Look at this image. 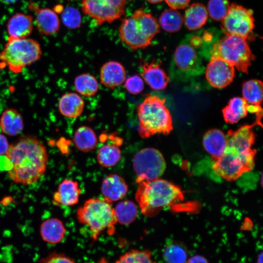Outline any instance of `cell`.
I'll return each instance as SVG.
<instances>
[{"label":"cell","instance_id":"cell-1","mask_svg":"<svg viewBox=\"0 0 263 263\" xmlns=\"http://www.w3.org/2000/svg\"><path fill=\"white\" fill-rule=\"evenodd\" d=\"M255 125H244L235 131L228 132L226 147L212 166L218 175L231 181L253 169L256 153L252 148L255 140L253 131Z\"/></svg>","mask_w":263,"mask_h":263},{"label":"cell","instance_id":"cell-2","mask_svg":"<svg viewBox=\"0 0 263 263\" xmlns=\"http://www.w3.org/2000/svg\"><path fill=\"white\" fill-rule=\"evenodd\" d=\"M6 157L11 164L7 171L15 183L29 185L36 183L44 175L48 155L43 144L34 136H23L9 145Z\"/></svg>","mask_w":263,"mask_h":263},{"label":"cell","instance_id":"cell-3","mask_svg":"<svg viewBox=\"0 0 263 263\" xmlns=\"http://www.w3.org/2000/svg\"><path fill=\"white\" fill-rule=\"evenodd\" d=\"M135 197L142 213L152 217L162 209L182 201L184 195L175 185L158 178L139 183Z\"/></svg>","mask_w":263,"mask_h":263},{"label":"cell","instance_id":"cell-4","mask_svg":"<svg viewBox=\"0 0 263 263\" xmlns=\"http://www.w3.org/2000/svg\"><path fill=\"white\" fill-rule=\"evenodd\" d=\"M165 101L157 95H149L137 106L138 133L142 138L156 133L168 135L172 131V118Z\"/></svg>","mask_w":263,"mask_h":263},{"label":"cell","instance_id":"cell-5","mask_svg":"<svg viewBox=\"0 0 263 263\" xmlns=\"http://www.w3.org/2000/svg\"><path fill=\"white\" fill-rule=\"evenodd\" d=\"M159 31L157 19L142 10H137L132 16L124 19L119 28L121 40L132 50L149 46Z\"/></svg>","mask_w":263,"mask_h":263},{"label":"cell","instance_id":"cell-6","mask_svg":"<svg viewBox=\"0 0 263 263\" xmlns=\"http://www.w3.org/2000/svg\"><path fill=\"white\" fill-rule=\"evenodd\" d=\"M76 216L79 223L89 226L94 241L105 230L113 234L117 222L112 202L105 198L87 200L78 209Z\"/></svg>","mask_w":263,"mask_h":263},{"label":"cell","instance_id":"cell-7","mask_svg":"<svg viewBox=\"0 0 263 263\" xmlns=\"http://www.w3.org/2000/svg\"><path fill=\"white\" fill-rule=\"evenodd\" d=\"M210 53V58L220 57L246 74L255 58L246 39L233 35H225L213 45Z\"/></svg>","mask_w":263,"mask_h":263},{"label":"cell","instance_id":"cell-8","mask_svg":"<svg viewBox=\"0 0 263 263\" xmlns=\"http://www.w3.org/2000/svg\"><path fill=\"white\" fill-rule=\"evenodd\" d=\"M42 55L39 43L32 38H8L0 60L15 73L38 61Z\"/></svg>","mask_w":263,"mask_h":263},{"label":"cell","instance_id":"cell-9","mask_svg":"<svg viewBox=\"0 0 263 263\" xmlns=\"http://www.w3.org/2000/svg\"><path fill=\"white\" fill-rule=\"evenodd\" d=\"M133 166L136 174V182L138 184L159 178L166 167L162 154L152 148L139 150L134 156Z\"/></svg>","mask_w":263,"mask_h":263},{"label":"cell","instance_id":"cell-10","mask_svg":"<svg viewBox=\"0 0 263 263\" xmlns=\"http://www.w3.org/2000/svg\"><path fill=\"white\" fill-rule=\"evenodd\" d=\"M221 21V29L225 35H236L245 39L255 26L252 11L236 3L230 4L227 15Z\"/></svg>","mask_w":263,"mask_h":263},{"label":"cell","instance_id":"cell-11","mask_svg":"<svg viewBox=\"0 0 263 263\" xmlns=\"http://www.w3.org/2000/svg\"><path fill=\"white\" fill-rule=\"evenodd\" d=\"M126 0H82L83 13L94 19L98 25L111 23L125 13Z\"/></svg>","mask_w":263,"mask_h":263},{"label":"cell","instance_id":"cell-12","mask_svg":"<svg viewBox=\"0 0 263 263\" xmlns=\"http://www.w3.org/2000/svg\"><path fill=\"white\" fill-rule=\"evenodd\" d=\"M173 64L174 72L181 78L199 75L204 69L194 48L187 44H181L176 48Z\"/></svg>","mask_w":263,"mask_h":263},{"label":"cell","instance_id":"cell-13","mask_svg":"<svg viewBox=\"0 0 263 263\" xmlns=\"http://www.w3.org/2000/svg\"><path fill=\"white\" fill-rule=\"evenodd\" d=\"M209 84L216 88L228 86L235 76L234 67L220 57H211L205 71Z\"/></svg>","mask_w":263,"mask_h":263},{"label":"cell","instance_id":"cell-14","mask_svg":"<svg viewBox=\"0 0 263 263\" xmlns=\"http://www.w3.org/2000/svg\"><path fill=\"white\" fill-rule=\"evenodd\" d=\"M161 62L153 60L148 63L141 60L140 75L146 83L153 90H163L169 82V77L160 67Z\"/></svg>","mask_w":263,"mask_h":263},{"label":"cell","instance_id":"cell-15","mask_svg":"<svg viewBox=\"0 0 263 263\" xmlns=\"http://www.w3.org/2000/svg\"><path fill=\"white\" fill-rule=\"evenodd\" d=\"M126 78L124 67L116 61H110L104 63L100 68L101 83L109 88H114L122 85Z\"/></svg>","mask_w":263,"mask_h":263},{"label":"cell","instance_id":"cell-16","mask_svg":"<svg viewBox=\"0 0 263 263\" xmlns=\"http://www.w3.org/2000/svg\"><path fill=\"white\" fill-rule=\"evenodd\" d=\"M81 190L78 183L70 179L61 182L53 195V203L59 206H70L76 204Z\"/></svg>","mask_w":263,"mask_h":263},{"label":"cell","instance_id":"cell-17","mask_svg":"<svg viewBox=\"0 0 263 263\" xmlns=\"http://www.w3.org/2000/svg\"><path fill=\"white\" fill-rule=\"evenodd\" d=\"M101 190L104 198L113 202L124 197L128 192V187L122 177L112 174L104 179Z\"/></svg>","mask_w":263,"mask_h":263},{"label":"cell","instance_id":"cell-18","mask_svg":"<svg viewBox=\"0 0 263 263\" xmlns=\"http://www.w3.org/2000/svg\"><path fill=\"white\" fill-rule=\"evenodd\" d=\"M36 23L41 35L49 36L56 33L60 21L56 13L49 8H38L36 10Z\"/></svg>","mask_w":263,"mask_h":263},{"label":"cell","instance_id":"cell-19","mask_svg":"<svg viewBox=\"0 0 263 263\" xmlns=\"http://www.w3.org/2000/svg\"><path fill=\"white\" fill-rule=\"evenodd\" d=\"M227 137L222 131L214 129L204 134L203 144L205 150L216 160L223 153L227 145Z\"/></svg>","mask_w":263,"mask_h":263},{"label":"cell","instance_id":"cell-20","mask_svg":"<svg viewBox=\"0 0 263 263\" xmlns=\"http://www.w3.org/2000/svg\"><path fill=\"white\" fill-rule=\"evenodd\" d=\"M33 29L32 17L23 13L13 15L7 24L9 38H27L32 33Z\"/></svg>","mask_w":263,"mask_h":263},{"label":"cell","instance_id":"cell-21","mask_svg":"<svg viewBox=\"0 0 263 263\" xmlns=\"http://www.w3.org/2000/svg\"><path fill=\"white\" fill-rule=\"evenodd\" d=\"M39 231L44 242L50 244H57L64 239L66 230L61 221L57 218H51L42 223Z\"/></svg>","mask_w":263,"mask_h":263},{"label":"cell","instance_id":"cell-22","mask_svg":"<svg viewBox=\"0 0 263 263\" xmlns=\"http://www.w3.org/2000/svg\"><path fill=\"white\" fill-rule=\"evenodd\" d=\"M0 127L5 134L11 136L19 134L23 130L24 123L20 113L16 110H5L0 118Z\"/></svg>","mask_w":263,"mask_h":263},{"label":"cell","instance_id":"cell-23","mask_svg":"<svg viewBox=\"0 0 263 263\" xmlns=\"http://www.w3.org/2000/svg\"><path fill=\"white\" fill-rule=\"evenodd\" d=\"M251 106L242 97H235L231 98L228 105L222 110L224 120L229 124L238 122L245 117L247 113H251Z\"/></svg>","mask_w":263,"mask_h":263},{"label":"cell","instance_id":"cell-24","mask_svg":"<svg viewBox=\"0 0 263 263\" xmlns=\"http://www.w3.org/2000/svg\"><path fill=\"white\" fill-rule=\"evenodd\" d=\"M84 108L83 99L77 94L68 93L63 95L58 102V109L63 116L76 118L82 113Z\"/></svg>","mask_w":263,"mask_h":263},{"label":"cell","instance_id":"cell-25","mask_svg":"<svg viewBox=\"0 0 263 263\" xmlns=\"http://www.w3.org/2000/svg\"><path fill=\"white\" fill-rule=\"evenodd\" d=\"M208 19V12L206 7L200 3H194L185 11L183 20L186 27L190 30H195L201 28Z\"/></svg>","mask_w":263,"mask_h":263},{"label":"cell","instance_id":"cell-26","mask_svg":"<svg viewBox=\"0 0 263 263\" xmlns=\"http://www.w3.org/2000/svg\"><path fill=\"white\" fill-rule=\"evenodd\" d=\"M73 141L75 147L83 152H89L96 146L97 139L94 130L90 127L82 126L75 131Z\"/></svg>","mask_w":263,"mask_h":263},{"label":"cell","instance_id":"cell-27","mask_svg":"<svg viewBox=\"0 0 263 263\" xmlns=\"http://www.w3.org/2000/svg\"><path fill=\"white\" fill-rule=\"evenodd\" d=\"M162 256L166 263H186L188 259V251L181 243L171 242L164 247Z\"/></svg>","mask_w":263,"mask_h":263},{"label":"cell","instance_id":"cell-28","mask_svg":"<svg viewBox=\"0 0 263 263\" xmlns=\"http://www.w3.org/2000/svg\"><path fill=\"white\" fill-rule=\"evenodd\" d=\"M263 83L258 79L245 81L242 86L243 98L250 105L261 106L263 100Z\"/></svg>","mask_w":263,"mask_h":263},{"label":"cell","instance_id":"cell-29","mask_svg":"<svg viewBox=\"0 0 263 263\" xmlns=\"http://www.w3.org/2000/svg\"><path fill=\"white\" fill-rule=\"evenodd\" d=\"M121 157V151L116 142L103 145L98 150L97 159L100 165L106 168L116 164Z\"/></svg>","mask_w":263,"mask_h":263},{"label":"cell","instance_id":"cell-30","mask_svg":"<svg viewBox=\"0 0 263 263\" xmlns=\"http://www.w3.org/2000/svg\"><path fill=\"white\" fill-rule=\"evenodd\" d=\"M74 85L77 93L86 97L94 96L99 89L98 83L95 77L87 73L77 75L75 79Z\"/></svg>","mask_w":263,"mask_h":263},{"label":"cell","instance_id":"cell-31","mask_svg":"<svg viewBox=\"0 0 263 263\" xmlns=\"http://www.w3.org/2000/svg\"><path fill=\"white\" fill-rule=\"evenodd\" d=\"M117 221L120 224L128 225L136 219L138 210L136 205L132 201L125 200L118 203L114 208Z\"/></svg>","mask_w":263,"mask_h":263},{"label":"cell","instance_id":"cell-32","mask_svg":"<svg viewBox=\"0 0 263 263\" xmlns=\"http://www.w3.org/2000/svg\"><path fill=\"white\" fill-rule=\"evenodd\" d=\"M183 18L176 10L171 9L164 11L159 18V24L168 32L179 31L183 23Z\"/></svg>","mask_w":263,"mask_h":263},{"label":"cell","instance_id":"cell-33","mask_svg":"<svg viewBox=\"0 0 263 263\" xmlns=\"http://www.w3.org/2000/svg\"><path fill=\"white\" fill-rule=\"evenodd\" d=\"M115 263H157L149 249H131L122 254Z\"/></svg>","mask_w":263,"mask_h":263},{"label":"cell","instance_id":"cell-34","mask_svg":"<svg viewBox=\"0 0 263 263\" xmlns=\"http://www.w3.org/2000/svg\"><path fill=\"white\" fill-rule=\"evenodd\" d=\"M230 6L228 0H209L207 10L212 19L221 21L227 15Z\"/></svg>","mask_w":263,"mask_h":263},{"label":"cell","instance_id":"cell-35","mask_svg":"<svg viewBox=\"0 0 263 263\" xmlns=\"http://www.w3.org/2000/svg\"><path fill=\"white\" fill-rule=\"evenodd\" d=\"M62 21L69 28L75 29L80 27L81 23V16L79 11L73 7H67L62 10Z\"/></svg>","mask_w":263,"mask_h":263},{"label":"cell","instance_id":"cell-36","mask_svg":"<svg viewBox=\"0 0 263 263\" xmlns=\"http://www.w3.org/2000/svg\"><path fill=\"white\" fill-rule=\"evenodd\" d=\"M124 83L126 90L132 94L141 93L144 88V80L141 76L137 75L128 77Z\"/></svg>","mask_w":263,"mask_h":263},{"label":"cell","instance_id":"cell-37","mask_svg":"<svg viewBox=\"0 0 263 263\" xmlns=\"http://www.w3.org/2000/svg\"><path fill=\"white\" fill-rule=\"evenodd\" d=\"M41 263H75L72 258L59 252H53L40 261Z\"/></svg>","mask_w":263,"mask_h":263},{"label":"cell","instance_id":"cell-38","mask_svg":"<svg viewBox=\"0 0 263 263\" xmlns=\"http://www.w3.org/2000/svg\"><path fill=\"white\" fill-rule=\"evenodd\" d=\"M165 1L171 9L176 10L186 7L190 0H165Z\"/></svg>","mask_w":263,"mask_h":263},{"label":"cell","instance_id":"cell-39","mask_svg":"<svg viewBox=\"0 0 263 263\" xmlns=\"http://www.w3.org/2000/svg\"><path fill=\"white\" fill-rule=\"evenodd\" d=\"M9 146L7 138L3 134L0 133V156L5 155Z\"/></svg>","mask_w":263,"mask_h":263},{"label":"cell","instance_id":"cell-40","mask_svg":"<svg viewBox=\"0 0 263 263\" xmlns=\"http://www.w3.org/2000/svg\"><path fill=\"white\" fill-rule=\"evenodd\" d=\"M186 263H209L208 261L204 257L196 255L188 259Z\"/></svg>","mask_w":263,"mask_h":263},{"label":"cell","instance_id":"cell-41","mask_svg":"<svg viewBox=\"0 0 263 263\" xmlns=\"http://www.w3.org/2000/svg\"><path fill=\"white\" fill-rule=\"evenodd\" d=\"M201 40L198 37H193L191 40V44L192 46L198 47L201 45Z\"/></svg>","mask_w":263,"mask_h":263},{"label":"cell","instance_id":"cell-42","mask_svg":"<svg viewBox=\"0 0 263 263\" xmlns=\"http://www.w3.org/2000/svg\"><path fill=\"white\" fill-rule=\"evenodd\" d=\"M1 2L6 4L13 3L17 1L18 0H0Z\"/></svg>","mask_w":263,"mask_h":263},{"label":"cell","instance_id":"cell-43","mask_svg":"<svg viewBox=\"0 0 263 263\" xmlns=\"http://www.w3.org/2000/svg\"><path fill=\"white\" fill-rule=\"evenodd\" d=\"M97 263H109L107 259L104 257L101 258Z\"/></svg>","mask_w":263,"mask_h":263},{"label":"cell","instance_id":"cell-44","mask_svg":"<svg viewBox=\"0 0 263 263\" xmlns=\"http://www.w3.org/2000/svg\"><path fill=\"white\" fill-rule=\"evenodd\" d=\"M263 253L261 252L258 257L257 263H263Z\"/></svg>","mask_w":263,"mask_h":263},{"label":"cell","instance_id":"cell-45","mask_svg":"<svg viewBox=\"0 0 263 263\" xmlns=\"http://www.w3.org/2000/svg\"><path fill=\"white\" fill-rule=\"evenodd\" d=\"M149 2L152 4H156L159 3L163 1V0H147Z\"/></svg>","mask_w":263,"mask_h":263}]
</instances>
